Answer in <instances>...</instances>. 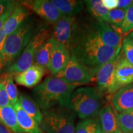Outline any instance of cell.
Segmentation results:
<instances>
[{"label":"cell","instance_id":"obj_33","mask_svg":"<svg viewBox=\"0 0 133 133\" xmlns=\"http://www.w3.org/2000/svg\"><path fill=\"white\" fill-rule=\"evenodd\" d=\"M102 1L104 7L109 11L116 9L117 6V0H102Z\"/></svg>","mask_w":133,"mask_h":133},{"label":"cell","instance_id":"obj_26","mask_svg":"<svg viewBox=\"0 0 133 133\" xmlns=\"http://www.w3.org/2000/svg\"><path fill=\"white\" fill-rule=\"evenodd\" d=\"M1 82L4 84L11 104L14 106L18 102L19 95L17 89L13 80L12 75L10 74H6L4 79Z\"/></svg>","mask_w":133,"mask_h":133},{"label":"cell","instance_id":"obj_31","mask_svg":"<svg viewBox=\"0 0 133 133\" xmlns=\"http://www.w3.org/2000/svg\"><path fill=\"white\" fill-rule=\"evenodd\" d=\"M17 2L11 0H0V16L7 11L9 8L14 6Z\"/></svg>","mask_w":133,"mask_h":133},{"label":"cell","instance_id":"obj_5","mask_svg":"<svg viewBox=\"0 0 133 133\" xmlns=\"http://www.w3.org/2000/svg\"><path fill=\"white\" fill-rule=\"evenodd\" d=\"M39 127L45 133H74L76 114L71 108L57 106L43 111Z\"/></svg>","mask_w":133,"mask_h":133},{"label":"cell","instance_id":"obj_10","mask_svg":"<svg viewBox=\"0 0 133 133\" xmlns=\"http://www.w3.org/2000/svg\"><path fill=\"white\" fill-rule=\"evenodd\" d=\"M26 8H30L35 14L49 24L54 25L62 18L63 15L51 1L34 0L26 1L22 3Z\"/></svg>","mask_w":133,"mask_h":133},{"label":"cell","instance_id":"obj_29","mask_svg":"<svg viewBox=\"0 0 133 133\" xmlns=\"http://www.w3.org/2000/svg\"><path fill=\"white\" fill-rule=\"evenodd\" d=\"M133 29V4L125 11V15L120 27L122 33H129Z\"/></svg>","mask_w":133,"mask_h":133},{"label":"cell","instance_id":"obj_14","mask_svg":"<svg viewBox=\"0 0 133 133\" xmlns=\"http://www.w3.org/2000/svg\"><path fill=\"white\" fill-rule=\"evenodd\" d=\"M46 71V69L43 66L33 64L25 71L16 75L14 79L17 84L32 88L40 82Z\"/></svg>","mask_w":133,"mask_h":133},{"label":"cell","instance_id":"obj_13","mask_svg":"<svg viewBox=\"0 0 133 133\" xmlns=\"http://www.w3.org/2000/svg\"><path fill=\"white\" fill-rule=\"evenodd\" d=\"M111 104L116 113L133 110V83L116 91L112 96Z\"/></svg>","mask_w":133,"mask_h":133},{"label":"cell","instance_id":"obj_6","mask_svg":"<svg viewBox=\"0 0 133 133\" xmlns=\"http://www.w3.org/2000/svg\"><path fill=\"white\" fill-rule=\"evenodd\" d=\"M51 33L47 25L41 24L35 33L18 59L6 71V74L17 75L35 64L38 51L43 44L49 39Z\"/></svg>","mask_w":133,"mask_h":133},{"label":"cell","instance_id":"obj_11","mask_svg":"<svg viewBox=\"0 0 133 133\" xmlns=\"http://www.w3.org/2000/svg\"><path fill=\"white\" fill-rule=\"evenodd\" d=\"M70 57L71 54L69 50L62 44L54 40L48 70L52 75H56L65 68Z\"/></svg>","mask_w":133,"mask_h":133},{"label":"cell","instance_id":"obj_3","mask_svg":"<svg viewBox=\"0 0 133 133\" xmlns=\"http://www.w3.org/2000/svg\"><path fill=\"white\" fill-rule=\"evenodd\" d=\"M41 24L35 17L29 16L17 30L7 36L0 52V74L18 59Z\"/></svg>","mask_w":133,"mask_h":133},{"label":"cell","instance_id":"obj_27","mask_svg":"<svg viewBox=\"0 0 133 133\" xmlns=\"http://www.w3.org/2000/svg\"><path fill=\"white\" fill-rule=\"evenodd\" d=\"M125 11L118 8L109 11L107 14V22L115 28H119L120 29L125 15Z\"/></svg>","mask_w":133,"mask_h":133},{"label":"cell","instance_id":"obj_15","mask_svg":"<svg viewBox=\"0 0 133 133\" xmlns=\"http://www.w3.org/2000/svg\"><path fill=\"white\" fill-rule=\"evenodd\" d=\"M98 115L102 132L122 133L118 123L116 113L110 105L106 104L103 106Z\"/></svg>","mask_w":133,"mask_h":133},{"label":"cell","instance_id":"obj_7","mask_svg":"<svg viewBox=\"0 0 133 133\" xmlns=\"http://www.w3.org/2000/svg\"><path fill=\"white\" fill-rule=\"evenodd\" d=\"M55 76L66 83L78 86L90 83L96 75L92 70L71 56L65 68Z\"/></svg>","mask_w":133,"mask_h":133},{"label":"cell","instance_id":"obj_17","mask_svg":"<svg viewBox=\"0 0 133 133\" xmlns=\"http://www.w3.org/2000/svg\"><path fill=\"white\" fill-rule=\"evenodd\" d=\"M115 78L120 88L133 83V65L126 59L122 51L116 65Z\"/></svg>","mask_w":133,"mask_h":133},{"label":"cell","instance_id":"obj_32","mask_svg":"<svg viewBox=\"0 0 133 133\" xmlns=\"http://www.w3.org/2000/svg\"><path fill=\"white\" fill-rule=\"evenodd\" d=\"M17 4V3L14 6H13L11 8H9L7 11H6V12L2 15V16H0V31L3 30L5 23H6V22L8 20V18H9V17L11 16V14H12L13 11H14L15 8H16Z\"/></svg>","mask_w":133,"mask_h":133},{"label":"cell","instance_id":"obj_23","mask_svg":"<svg viewBox=\"0 0 133 133\" xmlns=\"http://www.w3.org/2000/svg\"><path fill=\"white\" fill-rule=\"evenodd\" d=\"M54 44V39L51 37L43 44L36 54L35 64L43 66L48 69Z\"/></svg>","mask_w":133,"mask_h":133},{"label":"cell","instance_id":"obj_37","mask_svg":"<svg viewBox=\"0 0 133 133\" xmlns=\"http://www.w3.org/2000/svg\"><path fill=\"white\" fill-rule=\"evenodd\" d=\"M102 133H104V132H102Z\"/></svg>","mask_w":133,"mask_h":133},{"label":"cell","instance_id":"obj_21","mask_svg":"<svg viewBox=\"0 0 133 133\" xmlns=\"http://www.w3.org/2000/svg\"><path fill=\"white\" fill-rule=\"evenodd\" d=\"M18 102L24 110L38 124L41 123L43 119V114L37 103L25 94H21L19 96Z\"/></svg>","mask_w":133,"mask_h":133},{"label":"cell","instance_id":"obj_24","mask_svg":"<svg viewBox=\"0 0 133 133\" xmlns=\"http://www.w3.org/2000/svg\"><path fill=\"white\" fill-rule=\"evenodd\" d=\"M74 133H102L99 117L89 118L79 121Z\"/></svg>","mask_w":133,"mask_h":133},{"label":"cell","instance_id":"obj_25","mask_svg":"<svg viewBox=\"0 0 133 133\" xmlns=\"http://www.w3.org/2000/svg\"><path fill=\"white\" fill-rule=\"evenodd\" d=\"M118 123L122 133H133V110L116 113Z\"/></svg>","mask_w":133,"mask_h":133},{"label":"cell","instance_id":"obj_2","mask_svg":"<svg viewBox=\"0 0 133 133\" xmlns=\"http://www.w3.org/2000/svg\"><path fill=\"white\" fill-rule=\"evenodd\" d=\"M77 87L52 75L34 88L32 94L42 112L57 106L71 108V94Z\"/></svg>","mask_w":133,"mask_h":133},{"label":"cell","instance_id":"obj_4","mask_svg":"<svg viewBox=\"0 0 133 133\" xmlns=\"http://www.w3.org/2000/svg\"><path fill=\"white\" fill-rule=\"evenodd\" d=\"M70 107L81 119L96 117L102 107V95L96 88L81 87L71 94Z\"/></svg>","mask_w":133,"mask_h":133},{"label":"cell","instance_id":"obj_35","mask_svg":"<svg viewBox=\"0 0 133 133\" xmlns=\"http://www.w3.org/2000/svg\"><path fill=\"white\" fill-rule=\"evenodd\" d=\"M6 38H7V35L2 30L0 31V52L2 51Z\"/></svg>","mask_w":133,"mask_h":133},{"label":"cell","instance_id":"obj_12","mask_svg":"<svg viewBox=\"0 0 133 133\" xmlns=\"http://www.w3.org/2000/svg\"><path fill=\"white\" fill-rule=\"evenodd\" d=\"M91 26L104 45L114 48L121 45V35L107 22L97 21Z\"/></svg>","mask_w":133,"mask_h":133},{"label":"cell","instance_id":"obj_28","mask_svg":"<svg viewBox=\"0 0 133 133\" xmlns=\"http://www.w3.org/2000/svg\"><path fill=\"white\" fill-rule=\"evenodd\" d=\"M121 48L124 56L133 65V30L124 36Z\"/></svg>","mask_w":133,"mask_h":133},{"label":"cell","instance_id":"obj_16","mask_svg":"<svg viewBox=\"0 0 133 133\" xmlns=\"http://www.w3.org/2000/svg\"><path fill=\"white\" fill-rule=\"evenodd\" d=\"M29 16V11L27 8L22 3H17L12 14L5 23L3 30L7 36L10 35L18 29Z\"/></svg>","mask_w":133,"mask_h":133},{"label":"cell","instance_id":"obj_36","mask_svg":"<svg viewBox=\"0 0 133 133\" xmlns=\"http://www.w3.org/2000/svg\"><path fill=\"white\" fill-rule=\"evenodd\" d=\"M0 133H12L7 127L0 122Z\"/></svg>","mask_w":133,"mask_h":133},{"label":"cell","instance_id":"obj_19","mask_svg":"<svg viewBox=\"0 0 133 133\" xmlns=\"http://www.w3.org/2000/svg\"><path fill=\"white\" fill-rule=\"evenodd\" d=\"M0 122L12 133H24L18 124L16 110L11 104L0 108Z\"/></svg>","mask_w":133,"mask_h":133},{"label":"cell","instance_id":"obj_20","mask_svg":"<svg viewBox=\"0 0 133 133\" xmlns=\"http://www.w3.org/2000/svg\"><path fill=\"white\" fill-rule=\"evenodd\" d=\"M51 3L63 16L74 17L82 11L84 2L78 0H52Z\"/></svg>","mask_w":133,"mask_h":133},{"label":"cell","instance_id":"obj_30","mask_svg":"<svg viewBox=\"0 0 133 133\" xmlns=\"http://www.w3.org/2000/svg\"><path fill=\"white\" fill-rule=\"evenodd\" d=\"M9 105H11V102L6 92L4 84L0 81V108L5 107Z\"/></svg>","mask_w":133,"mask_h":133},{"label":"cell","instance_id":"obj_9","mask_svg":"<svg viewBox=\"0 0 133 133\" xmlns=\"http://www.w3.org/2000/svg\"><path fill=\"white\" fill-rule=\"evenodd\" d=\"M121 51L109 62L101 66L95 76L97 89L103 96L112 95L120 89L115 78V68Z\"/></svg>","mask_w":133,"mask_h":133},{"label":"cell","instance_id":"obj_1","mask_svg":"<svg viewBox=\"0 0 133 133\" xmlns=\"http://www.w3.org/2000/svg\"><path fill=\"white\" fill-rule=\"evenodd\" d=\"M121 49V44L116 48L104 45L91 26H80L69 51L71 56L92 70L96 75L100 68L118 54Z\"/></svg>","mask_w":133,"mask_h":133},{"label":"cell","instance_id":"obj_34","mask_svg":"<svg viewBox=\"0 0 133 133\" xmlns=\"http://www.w3.org/2000/svg\"><path fill=\"white\" fill-rule=\"evenodd\" d=\"M132 4L133 1L132 0H117L116 8L126 10Z\"/></svg>","mask_w":133,"mask_h":133},{"label":"cell","instance_id":"obj_18","mask_svg":"<svg viewBox=\"0 0 133 133\" xmlns=\"http://www.w3.org/2000/svg\"><path fill=\"white\" fill-rule=\"evenodd\" d=\"M16 112L18 124L24 133H43L37 122L22 109L19 103L14 106Z\"/></svg>","mask_w":133,"mask_h":133},{"label":"cell","instance_id":"obj_8","mask_svg":"<svg viewBox=\"0 0 133 133\" xmlns=\"http://www.w3.org/2000/svg\"><path fill=\"white\" fill-rule=\"evenodd\" d=\"M80 26L75 17L63 16L53 25L51 37L70 51L78 35Z\"/></svg>","mask_w":133,"mask_h":133},{"label":"cell","instance_id":"obj_22","mask_svg":"<svg viewBox=\"0 0 133 133\" xmlns=\"http://www.w3.org/2000/svg\"><path fill=\"white\" fill-rule=\"evenodd\" d=\"M84 2L88 12L97 21L107 22L109 11L104 7L102 0H88L84 1Z\"/></svg>","mask_w":133,"mask_h":133}]
</instances>
